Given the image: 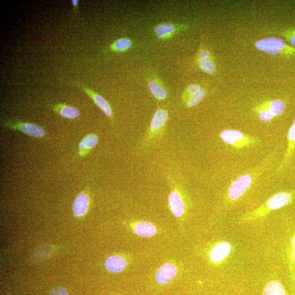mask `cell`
Here are the masks:
<instances>
[{
    "mask_svg": "<svg viewBox=\"0 0 295 295\" xmlns=\"http://www.w3.org/2000/svg\"><path fill=\"white\" fill-rule=\"evenodd\" d=\"M293 195V193H288V192H280L277 193L268 200L265 204L247 214L245 218L248 220L249 219L253 220V219L262 217L266 216L271 211L285 206L291 202Z\"/></svg>",
    "mask_w": 295,
    "mask_h": 295,
    "instance_id": "6da1fadb",
    "label": "cell"
},
{
    "mask_svg": "<svg viewBox=\"0 0 295 295\" xmlns=\"http://www.w3.org/2000/svg\"><path fill=\"white\" fill-rule=\"evenodd\" d=\"M220 137L225 144L238 149L253 146L260 142L256 137L233 129H224L221 132Z\"/></svg>",
    "mask_w": 295,
    "mask_h": 295,
    "instance_id": "7a4b0ae2",
    "label": "cell"
},
{
    "mask_svg": "<svg viewBox=\"0 0 295 295\" xmlns=\"http://www.w3.org/2000/svg\"><path fill=\"white\" fill-rule=\"evenodd\" d=\"M256 48L268 55H277L279 54L288 56H295V48L289 46L282 40L269 37L258 40L255 44Z\"/></svg>",
    "mask_w": 295,
    "mask_h": 295,
    "instance_id": "3957f363",
    "label": "cell"
},
{
    "mask_svg": "<svg viewBox=\"0 0 295 295\" xmlns=\"http://www.w3.org/2000/svg\"><path fill=\"white\" fill-rule=\"evenodd\" d=\"M168 119L167 111L159 109L156 111L145 140L146 146L162 136Z\"/></svg>",
    "mask_w": 295,
    "mask_h": 295,
    "instance_id": "277c9868",
    "label": "cell"
},
{
    "mask_svg": "<svg viewBox=\"0 0 295 295\" xmlns=\"http://www.w3.org/2000/svg\"><path fill=\"white\" fill-rule=\"evenodd\" d=\"M252 183V176L249 174L241 176L232 182L228 189V198L231 201L239 199L247 191Z\"/></svg>",
    "mask_w": 295,
    "mask_h": 295,
    "instance_id": "5b68a950",
    "label": "cell"
},
{
    "mask_svg": "<svg viewBox=\"0 0 295 295\" xmlns=\"http://www.w3.org/2000/svg\"><path fill=\"white\" fill-rule=\"evenodd\" d=\"M5 126L24 132L31 137H42L45 135L44 129L37 124L21 122H9L4 124Z\"/></svg>",
    "mask_w": 295,
    "mask_h": 295,
    "instance_id": "8992f818",
    "label": "cell"
},
{
    "mask_svg": "<svg viewBox=\"0 0 295 295\" xmlns=\"http://www.w3.org/2000/svg\"><path fill=\"white\" fill-rule=\"evenodd\" d=\"M177 274L175 265L167 263L160 268L156 272L155 278L160 284H166L171 281Z\"/></svg>",
    "mask_w": 295,
    "mask_h": 295,
    "instance_id": "52a82bcc",
    "label": "cell"
},
{
    "mask_svg": "<svg viewBox=\"0 0 295 295\" xmlns=\"http://www.w3.org/2000/svg\"><path fill=\"white\" fill-rule=\"evenodd\" d=\"M83 89L87 93V95L92 98L93 101L95 102V104L99 107V109L103 112L111 120H113V111L111 110L109 102L107 101L104 97L98 94L96 92L92 91L90 89L83 87Z\"/></svg>",
    "mask_w": 295,
    "mask_h": 295,
    "instance_id": "ba28073f",
    "label": "cell"
},
{
    "mask_svg": "<svg viewBox=\"0 0 295 295\" xmlns=\"http://www.w3.org/2000/svg\"><path fill=\"white\" fill-rule=\"evenodd\" d=\"M288 140L287 149L285 152L282 162H281L278 169V172L284 170L285 168L287 166L295 149V119L292 126L289 129Z\"/></svg>",
    "mask_w": 295,
    "mask_h": 295,
    "instance_id": "9c48e42d",
    "label": "cell"
},
{
    "mask_svg": "<svg viewBox=\"0 0 295 295\" xmlns=\"http://www.w3.org/2000/svg\"><path fill=\"white\" fill-rule=\"evenodd\" d=\"M168 203L174 216L181 217L184 213L185 206L182 196L176 191H173L169 196Z\"/></svg>",
    "mask_w": 295,
    "mask_h": 295,
    "instance_id": "30bf717a",
    "label": "cell"
},
{
    "mask_svg": "<svg viewBox=\"0 0 295 295\" xmlns=\"http://www.w3.org/2000/svg\"><path fill=\"white\" fill-rule=\"evenodd\" d=\"M133 230L137 235L146 238H151L157 232V229L153 223L147 221L137 222L134 226Z\"/></svg>",
    "mask_w": 295,
    "mask_h": 295,
    "instance_id": "8fae6325",
    "label": "cell"
},
{
    "mask_svg": "<svg viewBox=\"0 0 295 295\" xmlns=\"http://www.w3.org/2000/svg\"><path fill=\"white\" fill-rule=\"evenodd\" d=\"M199 66L205 74H213L216 72L215 64L211 59V55L208 51H203L199 56Z\"/></svg>",
    "mask_w": 295,
    "mask_h": 295,
    "instance_id": "7c38bea8",
    "label": "cell"
},
{
    "mask_svg": "<svg viewBox=\"0 0 295 295\" xmlns=\"http://www.w3.org/2000/svg\"><path fill=\"white\" fill-rule=\"evenodd\" d=\"M231 249V245L228 242L219 243L213 248L210 257L214 262H220L229 256Z\"/></svg>",
    "mask_w": 295,
    "mask_h": 295,
    "instance_id": "4fadbf2b",
    "label": "cell"
},
{
    "mask_svg": "<svg viewBox=\"0 0 295 295\" xmlns=\"http://www.w3.org/2000/svg\"><path fill=\"white\" fill-rule=\"evenodd\" d=\"M98 137L96 134H89L80 142L79 145V154L84 156L89 153L92 149L94 148L98 144Z\"/></svg>",
    "mask_w": 295,
    "mask_h": 295,
    "instance_id": "5bb4252c",
    "label": "cell"
},
{
    "mask_svg": "<svg viewBox=\"0 0 295 295\" xmlns=\"http://www.w3.org/2000/svg\"><path fill=\"white\" fill-rule=\"evenodd\" d=\"M89 199L84 193L80 194L75 199L73 211L75 216L82 217L86 214L88 209Z\"/></svg>",
    "mask_w": 295,
    "mask_h": 295,
    "instance_id": "9a60e30c",
    "label": "cell"
},
{
    "mask_svg": "<svg viewBox=\"0 0 295 295\" xmlns=\"http://www.w3.org/2000/svg\"><path fill=\"white\" fill-rule=\"evenodd\" d=\"M179 30L177 27L171 23H163L155 27V32L160 39H166L173 37Z\"/></svg>",
    "mask_w": 295,
    "mask_h": 295,
    "instance_id": "2e32d148",
    "label": "cell"
},
{
    "mask_svg": "<svg viewBox=\"0 0 295 295\" xmlns=\"http://www.w3.org/2000/svg\"><path fill=\"white\" fill-rule=\"evenodd\" d=\"M105 265L107 269L114 273L122 272L127 266L125 259L118 256H113L107 259Z\"/></svg>",
    "mask_w": 295,
    "mask_h": 295,
    "instance_id": "e0dca14e",
    "label": "cell"
},
{
    "mask_svg": "<svg viewBox=\"0 0 295 295\" xmlns=\"http://www.w3.org/2000/svg\"><path fill=\"white\" fill-rule=\"evenodd\" d=\"M53 110L61 117L66 118L74 119L78 118L80 115L78 109L64 104H57L54 107Z\"/></svg>",
    "mask_w": 295,
    "mask_h": 295,
    "instance_id": "ac0fdd59",
    "label": "cell"
},
{
    "mask_svg": "<svg viewBox=\"0 0 295 295\" xmlns=\"http://www.w3.org/2000/svg\"><path fill=\"white\" fill-rule=\"evenodd\" d=\"M262 295H287L284 287L278 281H272L266 286Z\"/></svg>",
    "mask_w": 295,
    "mask_h": 295,
    "instance_id": "d6986e66",
    "label": "cell"
},
{
    "mask_svg": "<svg viewBox=\"0 0 295 295\" xmlns=\"http://www.w3.org/2000/svg\"><path fill=\"white\" fill-rule=\"evenodd\" d=\"M148 87L152 95L156 99L162 101L166 99L167 98L168 93L166 89H165L157 83L151 80V81L148 83Z\"/></svg>",
    "mask_w": 295,
    "mask_h": 295,
    "instance_id": "ffe728a7",
    "label": "cell"
},
{
    "mask_svg": "<svg viewBox=\"0 0 295 295\" xmlns=\"http://www.w3.org/2000/svg\"><path fill=\"white\" fill-rule=\"evenodd\" d=\"M288 244L287 256L289 267L292 277L295 278V234L290 238Z\"/></svg>",
    "mask_w": 295,
    "mask_h": 295,
    "instance_id": "44dd1931",
    "label": "cell"
},
{
    "mask_svg": "<svg viewBox=\"0 0 295 295\" xmlns=\"http://www.w3.org/2000/svg\"><path fill=\"white\" fill-rule=\"evenodd\" d=\"M267 107L275 117L282 114L285 110L284 102L280 100H275L265 102L263 104Z\"/></svg>",
    "mask_w": 295,
    "mask_h": 295,
    "instance_id": "7402d4cb",
    "label": "cell"
},
{
    "mask_svg": "<svg viewBox=\"0 0 295 295\" xmlns=\"http://www.w3.org/2000/svg\"><path fill=\"white\" fill-rule=\"evenodd\" d=\"M132 41L127 38H120L111 46V51L116 52H124L131 47Z\"/></svg>",
    "mask_w": 295,
    "mask_h": 295,
    "instance_id": "603a6c76",
    "label": "cell"
},
{
    "mask_svg": "<svg viewBox=\"0 0 295 295\" xmlns=\"http://www.w3.org/2000/svg\"><path fill=\"white\" fill-rule=\"evenodd\" d=\"M205 95L206 92L204 88H201L198 92L194 93L186 101L185 103L186 107H193L199 105L203 100Z\"/></svg>",
    "mask_w": 295,
    "mask_h": 295,
    "instance_id": "cb8c5ba5",
    "label": "cell"
},
{
    "mask_svg": "<svg viewBox=\"0 0 295 295\" xmlns=\"http://www.w3.org/2000/svg\"><path fill=\"white\" fill-rule=\"evenodd\" d=\"M259 118L263 123H267L271 121L275 118V116L266 106L262 104L258 107Z\"/></svg>",
    "mask_w": 295,
    "mask_h": 295,
    "instance_id": "d4e9b609",
    "label": "cell"
},
{
    "mask_svg": "<svg viewBox=\"0 0 295 295\" xmlns=\"http://www.w3.org/2000/svg\"><path fill=\"white\" fill-rule=\"evenodd\" d=\"M201 87L199 84H191L187 88L184 93L183 95V100L184 103L196 92H198Z\"/></svg>",
    "mask_w": 295,
    "mask_h": 295,
    "instance_id": "484cf974",
    "label": "cell"
},
{
    "mask_svg": "<svg viewBox=\"0 0 295 295\" xmlns=\"http://www.w3.org/2000/svg\"><path fill=\"white\" fill-rule=\"evenodd\" d=\"M282 35L286 40L295 48V28L285 30Z\"/></svg>",
    "mask_w": 295,
    "mask_h": 295,
    "instance_id": "4316f807",
    "label": "cell"
},
{
    "mask_svg": "<svg viewBox=\"0 0 295 295\" xmlns=\"http://www.w3.org/2000/svg\"><path fill=\"white\" fill-rule=\"evenodd\" d=\"M49 295H68V293L64 288L57 287L53 289Z\"/></svg>",
    "mask_w": 295,
    "mask_h": 295,
    "instance_id": "83f0119b",
    "label": "cell"
},
{
    "mask_svg": "<svg viewBox=\"0 0 295 295\" xmlns=\"http://www.w3.org/2000/svg\"><path fill=\"white\" fill-rule=\"evenodd\" d=\"M72 3L75 10H77L79 1L78 0H73Z\"/></svg>",
    "mask_w": 295,
    "mask_h": 295,
    "instance_id": "f1b7e54d",
    "label": "cell"
}]
</instances>
